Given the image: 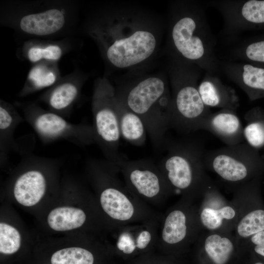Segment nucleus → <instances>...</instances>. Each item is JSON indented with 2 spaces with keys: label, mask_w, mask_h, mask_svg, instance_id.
<instances>
[{
  "label": "nucleus",
  "mask_w": 264,
  "mask_h": 264,
  "mask_svg": "<svg viewBox=\"0 0 264 264\" xmlns=\"http://www.w3.org/2000/svg\"><path fill=\"white\" fill-rule=\"evenodd\" d=\"M204 1L175 2L169 22L168 45L171 58L194 64L205 73L220 76L217 40L208 23Z\"/></svg>",
  "instance_id": "f03ea898"
},
{
  "label": "nucleus",
  "mask_w": 264,
  "mask_h": 264,
  "mask_svg": "<svg viewBox=\"0 0 264 264\" xmlns=\"http://www.w3.org/2000/svg\"><path fill=\"white\" fill-rule=\"evenodd\" d=\"M115 164L129 190L150 206H160L172 192L157 165L147 160H120Z\"/></svg>",
  "instance_id": "9b49d317"
},
{
  "label": "nucleus",
  "mask_w": 264,
  "mask_h": 264,
  "mask_svg": "<svg viewBox=\"0 0 264 264\" xmlns=\"http://www.w3.org/2000/svg\"><path fill=\"white\" fill-rule=\"evenodd\" d=\"M97 250L82 246L64 247L52 253L50 264H113L116 256L112 248Z\"/></svg>",
  "instance_id": "4be33fe9"
},
{
  "label": "nucleus",
  "mask_w": 264,
  "mask_h": 264,
  "mask_svg": "<svg viewBox=\"0 0 264 264\" xmlns=\"http://www.w3.org/2000/svg\"><path fill=\"white\" fill-rule=\"evenodd\" d=\"M25 121L17 108L3 99L0 100V162L5 165L12 151L20 152L14 139L17 127Z\"/></svg>",
  "instance_id": "412c9836"
},
{
  "label": "nucleus",
  "mask_w": 264,
  "mask_h": 264,
  "mask_svg": "<svg viewBox=\"0 0 264 264\" xmlns=\"http://www.w3.org/2000/svg\"><path fill=\"white\" fill-rule=\"evenodd\" d=\"M235 215V210L230 206H225L219 209L207 207L201 211L200 219L206 228L215 230L222 225L224 219H232Z\"/></svg>",
  "instance_id": "cd10ccee"
},
{
  "label": "nucleus",
  "mask_w": 264,
  "mask_h": 264,
  "mask_svg": "<svg viewBox=\"0 0 264 264\" xmlns=\"http://www.w3.org/2000/svg\"><path fill=\"white\" fill-rule=\"evenodd\" d=\"M116 98L115 88L107 77L95 80L91 99L95 141L106 160L114 164L123 159L118 153L121 136Z\"/></svg>",
  "instance_id": "6e6552de"
},
{
  "label": "nucleus",
  "mask_w": 264,
  "mask_h": 264,
  "mask_svg": "<svg viewBox=\"0 0 264 264\" xmlns=\"http://www.w3.org/2000/svg\"><path fill=\"white\" fill-rule=\"evenodd\" d=\"M254 250L257 253L264 256V245H256Z\"/></svg>",
  "instance_id": "473e14b6"
},
{
  "label": "nucleus",
  "mask_w": 264,
  "mask_h": 264,
  "mask_svg": "<svg viewBox=\"0 0 264 264\" xmlns=\"http://www.w3.org/2000/svg\"><path fill=\"white\" fill-rule=\"evenodd\" d=\"M204 249L215 264H226L234 251V245L229 238L214 234L206 238Z\"/></svg>",
  "instance_id": "a878e982"
},
{
  "label": "nucleus",
  "mask_w": 264,
  "mask_h": 264,
  "mask_svg": "<svg viewBox=\"0 0 264 264\" xmlns=\"http://www.w3.org/2000/svg\"><path fill=\"white\" fill-rule=\"evenodd\" d=\"M204 104L208 108L237 111L239 98L232 88L225 85L218 76L204 73L198 86Z\"/></svg>",
  "instance_id": "aec40b11"
},
{
  "label": "nucleus",
  "mask_w": 264,
  "mask_h": 264,
  "mask_svg": "<svg viewBox=\"0 0 264 264\" xmlns=\"http://www.w3.org/2000/svg\"><path fill=\"white\" fill-rule=\"evenodd\" d=\"M169 76L172 89L171 128L189 133L198 130L211 111L203 103L198 89L203 72L198 66L171 58Z\"/></svg>",
  "instance_id": "423d86ee"
},
{
  "label": "nucleus",
  "mask_w": 264,
  "mask_h": 264,
  "mask_svg": "<svg viewBox=\"0 0 264 264\" xmlns=\"http://www.w3.org/2000/svg\"><path fill=\"white\" fill-rule=\"evenodd\" d=\"M22 237L14 226L6 222L0 223V253L11 255L17 253L21 247Z\"/></svg>",
  "instance_id": "bb28decb"
},
{
  "label": "nucleus",
  "mask_w": 264,
  "mask_h": 264,
  "mask_svg": "<svg viewBox=\"0 0 264 264\" xmlns=\"http://www.w3.org/2000/svg\"><path fill=\"white\" fill-rule=\"evenodd\" d=\"M252 148L247 143H241L206 150L204 158L205 168L225 181L242 183L249 176L256 159Z\"/></svg>",
  "instance_id": "ddd939ff"
},
{
  "label": "nucleus",
  "mask_w": 264,
  "mask_h": 264,
  "mask_svg": "<svg viewBox=\"0 0 264 264\" xmlns=\"http://www.w3.org/2000/svg\"><path fill=\"white\" fill-rule=\"evenodd\" d=\"M160 219L119 227L110 245L115 256L125 261L156 251Z\"/></svg>",
  "instance_id": "4468645a"
},
{
  "label": "nucleus",
  "mask_w": 264,
  "mask_h": 264,
  "mask_svg": "<svg viewBox=\"0 0 264 264\" xmlns=\"http://www.w3.org/2000/svg\"><path fill=\"white\" fill-rule=\"evenodd\" d=\"M72 36L57 39L25 40L17 49V57L32 65L41 62L58 63L74 48Z\"/></svg>",
  "instance_id": "a211bd4d"
},
{
  "label": "nucleus",
  "mask_w": 264,
  "mask_h": 264,
  "mask_svg": "<svg viewBox=\"0 0 264 264\" xmlns=\"http://www.w3.org/2000/svg\"><path fill=\"white\" fill-rule=\"evenodd\" d=\"M87 168L97 192L100 208L112 230L161 218L162 214L140 200L119 178L115 164L107 160L89 159Z\"/></svg>",
  "instance_id": "20e7f679"
},
{
  "label": "nucleus",
  "mask_w": 264,
  "mask_h": 264,
  "mask_svg": "<svg viewBox=\"0 0 264 264\" xmlns=\"http://www.w3.org/2000/svg\"><path fill=\"white\" fill-rule=\"evenodd\" d=\"M78 10L73 0L6 1L0 4V23L25 40L64 38L73 36Z\"/></svg>",
  "instance_id": "7ed1b4c3"
},
{
  "label": "nucleus",
  "mask_w": 264,
  "mask_h": 264,
  "mask_svg": "<svg viewBox=\"0 0 264 264\" xmlns=\"http://www.w3.org/2000/svg\"><path fill=\"white\" fill-rule=\"evenodd\" d=\"M116 97V109L121 136L133 145L140 146L143 145L147 132L144 122L123 103L117 94Z\"/></svg>",
  "instance_id": "b1692460"
},
{
  "label": "nucleus",
  "mask_w": 264,
  "mask_h": 264,
  "mask_svg": "<svg viewBox=\"0 0 264 264\" xmlns=\"http://www.w3.org/2000/svg\"><path fill=\"white\" fill-rule=\"evenodd\" d=\"M61 77L58 63L43 61L33 64L18 96L25 97L42 89H48Z\"/></svg>",
  "instance_id": "5701e85b"
},
{
  "label": "nucleus",
  "mask_w": 264,
  "mask_h": 264,
  "mask_svg": "<svg viewBox=\"0 0 264 264\" xmlns=\"http://www.w3.org/2000/svg\"><path fill=\"white\" fill-rule=\"evenodd\" d=\"M87 79L88 76L84 72L76 68L71 73L62 76L39 96L38 101L44 104L48 110L68 118L80 98Z\"/></svg>",
  "instance_id": "2eb2a0df"
},
{
  "label": "nucleus",
  "mask_w": 264,
  "mask_h": 264,
  "mask_svg": "<svg viewBox=\"0 0 264 264\" xmlns=\"http://www.w3.org/2000/svg\"><path fill=\"white\" fill-rule=\"evenodd\" d=\"M125 264H171L168 255L156 251L125 261Z\"/></svg>",
  "instance_id": "7c9ffc66"
},
{
  "label": "nucleus",
  "mask_w": 264,
  "mask_h": 264,
  "mask_svg": "<svg viewBox=\"0 0 264 264\" xmlns=\"http://www.w3.org/2000/svg\"><path fill=\"white\" fill-rule=\"evenodd\" d=\"M115 89L123 103L142 119L154 146H165L171 121V93L167 79L150 76Z\"/></svg>",
  "instance_id": "39448f33"
},
{
  "label": "nucleus",
  "mask_w": 264,
  "mask_h": 264,
  "mask_svg": "<svg viewBox=\"0 0 264 264\" xmlns=\"http://www.w3.org/2000/svg\"><path fill=\"white\" fill-rule=\"evenodd\" d=\"M255 264H263L258 262V263H255Z\"/></svg>",
  "instance_id": "72a5a7b5"
},
{
  "label": "nucleus",
  "mask_w": 264,
  "mask_h": 264,
  "mask_svg": "<svg viewBox=\"0 0 264 264\" xmlns=\"http://www.w3.org/2000/svg\"><path fill=\"white\" fill-rule=\"evenodd\" d=\"M88 216L79 207L63 206L52 209L47 216V223L52 230L65 232L78 229L85 224Z\"/></svg>",
  "instance_id": "393cba45"
},
{
  "label": "nucleus",
  "mask_w": 264,
  "mask_h": 264,
  "mask_svg": "<svg viewBox=\"0 0 264 264\" xmlns=\"http://www.w3.org/2000/svg\"><path fill=\"white\" fill-rule=\"evenodd\" d=\"M190 215L187 206L183 204L172 208L162 215L156 251L168 255L173 248L187 242L191 223Z\"/></svg>",
  "instance_id": "dca6fc26"
},
{
  "label": "nucleus",
  "mask_w": 264,
  "mask_h": 264,
  "mask_svg": "<svg viewBox=\"0 0 264 264\" xmlns=\"http://www.w3.org/2000/svg\"><path fill=\"white\" fill-rule=\"evenodd\" d=\"M219 66L220 72L250 100L264 95V65L219 60Z\"/></svg>",
  "instance_id": "f3484780"
},
{
  "label": "nucleus",
  "mask_w": 264,
  "mask_h": 264,
  "mask_svg": "<svg viewBox=\"0 0 264 264\" xmlns=\"http://www.w3.org/2000/svg\"><path fill=\"white\" fill-rule=\"evenodd\" d=\"M83 26L106 64L116 69H132L144 65L155 55L160 42L154 22L128 7L102 8Z\"/></svg>",
  "instance_id": "f257e3e1"
},
{
  "label": "nucleus",
  "mask_w": 264,
  "mask_h": 264,
  "mask_svg": "<svg viewBox=\"0 0 264 264\" xmlns=\"http://www.w3.org/2000/svg\"><path fill=\"white\" fill-rule=\"evenodd\" d=\"M205 2L222 16L223 26L220 35L224 41L264 27V0H216Z\"/></svg>",
  "instance_id": "f8f14e48"
},
{
  "label": "nucleus",
  "mask_w": 264,
  "mask_h": 264,
  "mask_svg": "<svg viewBox=\"0 0 264 264\" xmlns=\"http://www.w3.org/2000/svg\"><path fill=\"white\" fill-rule=\"evenodd\" d=\"M60 159L30 155L22 159L13 177L11 191L22 206L36 205L55 185Z\"/></svg>",
  "instance_id": "9d476101"
},
{
  "label": "nucleus",
  "mask_w": 264,
  "mask_h": 264,
  "mask_svg": "<svg viewBox=\"0 0 264 264\" xmlns=\"http://www.w3.org/2000/svg\"><path fill=\"white\" fill-rule=\"evenodd\" d=\"M246 126L243 129V138L253 148L264 145V121L255 119L249 111L244 115Z\"/></svg>",
  "instance_id": "c85d7f7f"
},
{
  "label": "nucleus",
  "mask_w": 264,
  "mask_h": 264,
  "mask_svg": "<svg viewBox=\"0 0 264 264\" xmlns=\"http://www.w3.org/2000/svg\"><path fill=\"white\" fill-rule=\"evenodd\" d=\"M25 121L44 144L65 140L81 148L95 143L92 126L85 123L74 124L65 118L44 109L34 102H18Z\"/></svg>",
  "instance_id": "1a4fd4ad"
},
{
  "label": "nucleus",
  "mask_w": 264,
  "mask_h": 264,
  "mask_svg": "<svg viewBox=\"0 0 264 264\" xmlns=\"http://www.w3.org/2000/svg\"><path fill=\"white\" fill-rule=\"evenodd\" d=\"M243 129L236 111L229 109H220L210 113L198 126V130L212 133L227 146L242 143Z\"/></svg>",
  "instance_id": "6ab92c4d"
},
{
  "label": "nucleus",
  "mask_w": 264,
  "mask_h": 264,
  "mask_svg": "<svg viewBox=\"0 0 264 264\" xmlns=\"http://www.w3.org/2000/svg\"><path fill=\"white\" fill-rule=\"evenodd\" d=\"M238 235L242 238L264 231V210H254L244 216L237 225Z\"/></svg>",
  "instance_id": "c756f323"
},
{
  "label": "nucleus",
  "mask_w": 264,
  "mask_h": 264,
  "mask_svg": "<svg viewBox=\"0 0 264 264\" xmlns=\"http://www.w3.org/2000/svg\"><path fill=\"white\" fill-rule=\"evenodd\" d=\"M251 240L252 242L256 245H264V231L254 234Z\"/></svg>",
  "instance_id": "2f4dec72"
},
{
  "label": "nucleus",
  "mask_w": 264,
  "mask_h": 264,
  "mask_svg": "<svg viewBox=\"0 0 264 264\" xmlns=\"http://www.w3.org/2000/svg\"><path fill=\"white\" fill-rule=\"evenodd\" d=\"M167 153L157 165L173 192L188 198L207 184L203 144L185 139L166 145Z\"/></svg>",
  "instance_id": "0eeeda50"
}]
</instances>
